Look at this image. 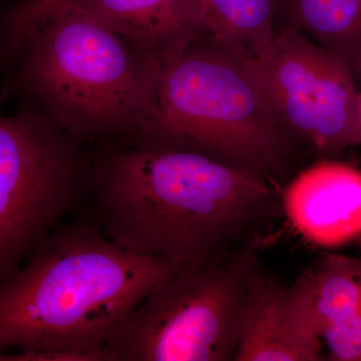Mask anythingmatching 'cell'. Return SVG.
<instances>
[{
  "label": "cell",
  "instance_id": "6da1fadb",
  "mask_svg": "<svg viewBox=\"0 0 361 361\" xmlns=\"http://www.w3.org/2000/svg\"><path fill=\"white\" fill-rule=\"evenodd\" d=\"M92 158L90 219L123 250L183 266L222 257L284 216L274 183L195 152L123 137Z\"/></svg>",
  "mask_w": 361,
  "mask_h": 361
},
{
  "label": "cell",
  "instance_id": "9a60e30c",
  "mask_svg": "<svg viewBox=\"0 0 361 361\" xmlns=\"http://www.w3.org/2000/svg\"><path fill=\"white\" fill-rule=\"evenodd\" d=\"M322 338L326 360L361 361V307L346 322L325 330Z\"/></svg>",
  "mask_w": 361,
  "mask_h": 361
},
{
  "label": "cell",
  "instance_id": "8fae6325",
  "mask_svg": "<svg viewBox=\"0 0 361 361\" xmlns=\"http://www.w3.org/2000/svg\"><path fill=\"white\" fill-rule=\"evenodd\" d=\"M292 28L341 59L361 82V0H279L275 32Z\"/></svg>",
  "mask_w": 361,
  "mask_h": 361
},
{
  "label": "cell",
  "instance_id": "5b68a950",
  "mask_svg": "<svg viewBox=\"0 0 361 361\" xmlns=\"http://www.w3.org/2000/svg\"><path fill=\"white\" fill-rule=\"evenodd\" d=\"M262 273L249 248L180 268L111 332L109 360H234Z\"/></svg>",
  "mask_w": 361,
  "mask_h": 361
},
{
  "label": "cell",
  "instance_id": "8992f818",
  "mask_svg": "<svg viewBox=\"0 0 361 361\" xmlns=\"http://www.w3.org/2000/svg\"><path fill=\"white\" fill-rule=\"evenodd\" d=\"M92 157L35 103L0 115V280L82 205Z\"/></svg>",
  "mask_w": 361,
  "mask_h": 361
},
{
  "label": "cell",
  "instance_id": "30bf717a",
  "mask_svg": "<svg viewBox=\"0 0 361 361\" xmlns=\"http://www.w3.org/2000/svg\"><path fill=\"white\" fill-rule=\"evenodd\" d=\"M61 6L89 14L165 68L206 33L195 0H58L47 16Z\"/></svg>",
  "mask_w": 361,
  "mask_h": 361
},
{
  "label": "cell",
  "instance_id": "9c48e42d",
  "mask_svg": "<svg viewBox=\"0 0 361 361\" xmlns=\"http://www.w3.org/2000/svg\"><path fill=\"white\" fill-rule=\"evenodd\" d=\"M322 338L311 310L305 273L282 287L263 272L234 361H317Z\"/></svg>",
  "mask_w": 361,
  "mask_h": 361
},
{
  "label": "cell",
  "instance_id": "7c38bea8",
  "mask_svg": "<svg viewBox=\"0 0 361 361\" xmlns=\"http://www.w3.org/2000/svg\"><path fill=\"white\" fill-rule=\"evenodd\" d=\"M304 273L322 337L325 330L346 322L361 307V255L322 254Z\"/></svg>",
  "mask_w": 361,
  "mask_h": 361
},
{
  "label": "cell",
  "instance_id": "277c9868",
  "mask_svg": "<svg viewBox=\"0 0 361 361\" xmlns=\"http://www.w3.org/2000/svg\"><path fill=\"white\" fill-rule=\"evenodd\" d=\"M165 66L71 6L26 39L4 92L32 99L78 141L130 137L147 120Z\"/></svg>",
  "mask_w": 361,
  "mask_h": 361
},
{
  "label": "cell",
  "instance_id": "52a82bcc",
  "mask_svg": "<svg viewBox=\"0 0 361 361\" xmlns=\"http://www.w3.org/2000/svg\"><path fill=\"white\" fill-rule=\"evenodd\" d=\"M278 116L299 156L336 159L361 145V90L341 59L292 28L259 58Z\"/></svg>",
  "mask_w": 361,
  "mask_h": 361
},
{
  "label": "cell",
  "instance_id": "7a4b0ae2",
  "mask_svg": "<svg viewBox=\"0 0 361 361\" xmlns=\"http://www.w3.org/2000/svg\"><path fill=\"white\" fill-rule=\"evenodd\" d=\"M183 267L123 250L92 219L63 221L0 280V360L110 361L111 332Z\"/></svg>",
  "mask_w": 361,
  "mask_h": 361
},
{
  "label": "cell",
  "instance_id": "e0dca14e",
  "mask_svg": "<svg viewBox=\"0 0 361 361\" xmlns=\"http://www.w3.org/2000/svg\"><path fill=\"white\" fill-rule=\"evenodd\" d=\"M360 90H361V82H360Z\"/></svg>",
  "mask_w": 361,
  "mask_h": 361
},
{
  "label": "cell",
  "instance_id": "4fadbf2b",
  "mask_svg": "<svg viewBox=\"0 0 361 361\" xmlns=\"http://www.w3.org/2000/svg\"><path fill=\"white\" fill-rule=\"evenodd\" d=\"M207 35L260 58L275 37L279 0H195Z\"/></svg>",
  "mask_w": 361,
  "mask_h": 361
},
{
  "label": "cell",
  "instance_id": "3957f363",
  "mask_svg": "<svg viewBox=\"0 0 361 361\" xmlns=\"http://www.w3.org/2000/svg\"><path fill=\"white\" fill-rule=\"evenodd\" d=\"M130 137L203 154L272 183L301 158L260 59L207 33L164 68L151 113Z\"/></svg>",
  "mask_w": 361,
  "mask_h": 361
},
{
  "label": "cell",
  "instance_id": "ba28073f",
  "mask_svg": "<svg viewBox=\"0 0 361 361\" xmlns=\"http://www.w3.org/2000/svg\"><path fill=\"white\" fill-rule=\"evenodd\" d=\"M284 216L308 243L336 248L361 241V171L322 159L281 192Z\"/></svg>",
  "mask_w": 361,
  "mask_h": 361
},
{
  "label": "cell",
  "instance_id": "5bb4252c",
  "mask_svg": "<svg viewBox=\"0 0 361 361\" xmlns=\"http://www.w3.org/2000/svg\"><path fill=\"white\" fill-rule=\"evenodd\" d=\"M58 0H20L0 8V39L11 47H20L40 25Z\"/></svg>",
  "mask_w": 361,
  "mask_h": 361
},
{
  "label": "cell",
  "instance_id": "2e32d148",
  "mask_svg": "<svg viewBox=\"0 0 361 361\" xmlns=\"http://www.w3.org/2000/svg\"><path fill=\"white\" fill-rule=\"evenodd\" d=\"M13 1V0H0V6H4V4H7V2Z\"/></svg>",
  "mask_w": 361,
  "mask_h": 361
}]
</instances>
